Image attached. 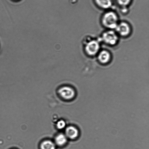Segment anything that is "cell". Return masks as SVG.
Here are the masks:
<instances>
[{"label":"cell","mask_w":149,"mask_h":149,"mask_svg":"<svg viewBox=\"0 0 149 149\" xmlns=\"http://www.w3.org/2000/svg\"><path fill=\"white\" fill-rule=\"evenodd\" d=\"M118 4L121 7H127L130 4L131 0H116Z\"/></svg>","instance_id":"11"},{"label":"cell","mask_w":149,"mask_h":149,"mask_svg":"<svg viewBox=\"0 0 149 149\" xmlns=\"http://www.w3.org/2000/svg\"><path fill=\"white\" fill-rule=\"evenodd\" d=\"M100 48V44L97 41L95 40H91L86 42L84 49L87 55L92 56L98 52Z\"/></svg>","instance_id":"2"},{"label":"cell","mask_w":149,"mask_h":149,"mask_svg":"<svg viewBox=\"0 0 149 149\" xmlns=\"http://www.w3.org/2000/svg\"><path fill=\"white\" fill-rule=\"evenodd\" d=\"M118 17L117 15L112 11L105 13L101 19L103 26L110 30L115 29L118 24Z\"/></svg>","instance_id":"1"},{"label":"cell","mask_w":149,"mask_h":149,"mask_svg":"<svg viewBox=\"0 0 149 149\" xmlns=\"http://www.w3.org/2000/svg\"><path fill=\"white\" fill-rule=\"evenodd\" d=\"M58 93L62 98L67 100L72 99L75 95L74 88L69 86H64L60 88Z\"/></svg>","instance_id":"4"},{"label":"cell","mask_w":149,"mask_h":149,"mask_svg":"<svg viewBox=\"0 0 149 149\" xmlns=\"http://www.w3.org/2000/svg\"><path fill=\"white\" fill-rule=\"evenodd\" d=\"M65 122L63 120H59L56 124V127L58 129L60 130L64 129L65 127Z\"/></svg>","instance_id":"12"},{"label":"cell","mask_w":149,"mask_h":149,"mask_svg":"<svg viewBox=\"0 0 149 149\" xmlns=\"http://www.w3.org/2000/svg\"><path fill=\"white\" fill-rule=\"evenodd\" d=\"M95 4L100 8L107 9L112 6L111 0H94Z\"/></svg>","instance_id":"8"},{"label":"cell","mask_w":149,"mask_h":149,"mask_svg":"<svg viewBox=\"0 0 149 149\" xmlns=\"http://www.w3.org/2000/svg\"><path fill=\"white\" fill-rule=\"evenodd\" d=\"M111 58V55L109 52L106 50H103L99 53L98 59L99 61L102 64H106L108 63Z\"/></svg>","instance_id":"7"},{"label":"cell","mask_w":149,"mask_h":149,"mask_svg":"<svg viewBox=\"0 0 149 149\" xmlns=\"http://www.w3.org/2000/svg\"><path fill=\"white\" fill-rule=\"evenodd\" d=\"M11 149H16V148H12Z\"/></svg>","instance_id":"13"},{"label":"cell","mask_w":149,"mask_h":149,"mask_svg":"<svg viewBox=\"0 0 149 149\" xmlns=\"http://www.w3.org/2000/svg\"><path fill=\"white\" fill-rule=\"evenodd\" d=\"M54 142L50 140H46L42 142L40 145V149H56Z\"/></svg>","instance_id":"10"},{"label":"cell","mask_w":149,"mask_h":149,"mask_svg":"<svg viewBox=\"0 0 149 149\" xmlns=\"http://www.w3.org/2000/svg\"><path fill=\"white\" fill-rule=\"evenodd\" d=\"M101 38L105 43L111 45H115L118 40L116 33L112 30H109L103 33Z\"/></svg>","instance_id":"3"},{"label":"cell","mask_w":149,"mask_h":149,"mask_svg":"<svg viewBox=\"0 0 149 149\" xmlns=\"http://www.w3.org/2000/svg\"><path fill=\"white\" fill-rule=\"evenodd\" d=\"M115 29L117 34L124 37L129 35L131 31L130 25L128 23L125 22H122L119 23H118Z\"/></svg>","instance_id":"5"},{"label":"cell","mask_w":149,"mask_h":149,"mask_svg":"<svg viewBox=\"0 0 149 149\" xmlns=\"http://www.w3.org/2000/svg\"><path fill=\"white\" fill-rule=\"evenodd\" d=\"M68 139L65 134L60 133L56 136L55 138L54 143L56 145L62 146L66 143Z\"/></svg>","instance_id":"9"},{"label":"cell","mask_w":149,"mask_h":149,"mask_svg":"<svg viewBox=\"0 0 149 149\" xmlns=\"http://www.w3.org/2000/svg\"><path fill=\"white\" fill-rule=\"evenodd\" d=\"M65 134L68 139H73L78 137L79 131L78 129L75 127L70 126L65 128Z\"/></svg>","instance_id":"6"}]
</instances>
